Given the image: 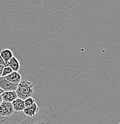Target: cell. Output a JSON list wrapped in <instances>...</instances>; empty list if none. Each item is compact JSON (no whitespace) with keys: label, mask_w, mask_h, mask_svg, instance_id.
<instances>
[{"label":"cell","mask_w":120,"mask_h":124,"mask_svg":"<svg viewBox=\"0 0 120 124\" xmlns=\"http://www.w3.org/2000/svg\"><path fill=\"white\" fill-rule=\"evenodd\" d=\"M17 97L24 100L26 98L31 97L34 92L33 85L31 82L28 80H21L17 84L16 90Z\"/></svg>","instance_id":"1"},{"label":"cell","mask_w":120,"mask_h":124,"mask_svg":"<svg viewBox=\"0 0 120 124\" xmlns=\"http://www.w3.org/2000/svg\"><path fill=\"white\" fill-rule=\"evenodd\" d=\"M19 124H51V123L47 116L40 114L28 117Z\"/></svg>","instance_id":"2"},{"label":"cell","mask_w":120,"mask_h":124,"mask_svg":"<svg viewBox=\"0 0 120 124\" xmlns=\"http://www.w3.org/2000/svg\"><path fill=\"white\" fill-rule=\"evenodd\" d=\"M15 112L11 103L2 101L0 104V116L10 117Z\"/></svg>","instance_id":"3"},{"label":"cell","mask_w":120,"mask_h":124,"mask_svg":"<svg viewBox=\"0 0 120 124\" xmlns=\"http://www.w3.org/2000/svg\"><path fill=\"white\" fill-rule=\"evenodd\" d=\"M17 86V84L10 82L4 77H0V88L4 91H16Z\"/></svg>","instance_id":"4"},{"label":"cell","mask_w":120,"mask_h":124,"mask_svg":"<svg viewBox=\"0 0 120 124\" xmlns=\"http://www.w3.org/2000/svg\"><path fill=\"white\" fill-rule=\"evenodd\" d=\"M4 67H10L13 72H18L20 69V64L19 60L15 57H13L8 62H4Z\"/></svg>","instance_id":"5"},{"label":"cell","mask_w":120,"mask_h":124,"mask_svg":"<svg viewBox=\"0 0 120 124\" xmlns=\"http://www.w3.org/2000/svg\"><path fill=\"white\" fill-rule=\"evenodd\" d=\"M1 97H2V101L10 102V103H11L13 101L18 98L15 91H4L1 94Z\"/></svg>","instance_id":"6"},{"label":"cell","mask_w":120,"mask_h":124,"mask_svg":"<svg viewBox=\"0 0 120 124\" xmlns=\"http://www.w3.org/2000/svg\"><path fill=\"white\" fill-rule=\"evenodd\" d=\"M4 78L10 82L16 84H18L22 80L21 75L18 72H12Z\"/></svg>","instance_id":"7"},{"label":"cell","mask_w":120,"mask_h":124,"mask_svg":"<svg viewBox=\"0 0 120 124\" xmlns=\"http://www.w3.org/2000/svg\"><path fill=\"white\" fill-rule=\"evenodd\" d=\"M23 112L24 115L28 116V117H32L37 115V113L39 112V108L37 106V103H34L31 106L24 108Z\"/></svg>","instance_id":"8"},{"label":"cell","mask_w":120,"mask_h":124,"mask_svg":"<svg viewBox=\"0 0 120 124\" xmlns=\"http://www.w3.org/2000/svg\"><path fill=\"white\" fill-rule=\"evenodd\" d=\"M11 104L15 111H16V112H21L24 110V108H25L24 100L19 98H17L15 100L11 102Z\"/></svg>","instance_id":"9"},{"label":"cell","mask_w":120,"mask_h":124,"mask_svg":"<svg viewBox=\"0 0 120 124\" xmlns=\"http://www.w3.org/2000/svg\"><path fill=\"white\" fill-rule=\"evenodd\" d=\"M0 55L4 62H8L13 57L12 51L8 48H3L0 53Z\"/></svg>","instance_id":"10"},{"label":"cell","mask_w":120,"mask_h":124,"mask_svg":"<svg viewBox=\"0 0 120 124\" xmlns=\"http://www.w3.org/2000/svg\"><path fill=\"white\" fill-rule=\"evenodd\" d=\"M34 103H35V101L31 97L26 98V99L24 100V106H25V108H28V107L31 106Z\"/></svg>","instance_id":"11"},{"label":"cell","mask_w":120,"mask_h":124,"mask_svg":"<svg viewBox=\"0 0 120 124\" xmlns=\"http://www.w3.org/2000/svg\"><path fill=\"white\" fill-rule=\"evenodd\" d=\"M12 72L13 70H11V69L10 67H4L3 69V70H2L1 77H6V76L10 74V73H11Z\"/></svg>","instance_id":"12"},{"label":"cell","mask_w":120,"mask_h":124,"mask_svg":"<svg viewBox=\"0 0 120 124\" xmlns=\"http://www.w3.org/2000/svg\"><path fill=\"white\" fill-rule=\"evenodd\" d=\"M4 68V65H0V77H1V75H2V70H3Z\"/></svg>","instance_id":"13"},{"label":"cell","mask_w":120,"mask_h":124,"mask_svg":"<svg viewBox=\"0 0 120 124\" xmlns=\"http://www.w3.org/2000/svg\"><path fill=\"white\" fill-rule=\"evenodd\" d=\"M4 62L0 55V65H4Z\"/></svg>","instance_id":"14"},{"label":"cell","mask_w":120,"mask_h":124,"mask_svg":"<svg viewBox=\"0 0 120 124\" xmlns=\"http://www.w3.org/2000/svg\"><path fill=\"white\" fill-rule=\"evenodd\" d=\"M2 97H1V95H0V104H1V103H2Z\"/></svg>","instance_id":"15"},{"label":"cell","mask_w":120,"mask_h":124,"mask_svg":"<svg viewBox=\"0 0 120 124\" xmlns=\"http://www.w3.org/2000/svg\"><path fill=\"white\" fill-rule=\"evenodd\" d=\"M3 92H4V91H3V90H2V89H1V88H0V95H1V94H2V93H3Z\"/></svg>","instance_id":"16"},{"label":"cell","mask_w":120,"mask_h":124,"mask_svg":"<svg viewBox=\"0 0 120 124\" xmlns=\"http://www.w3.org/2000/svg\"></svg>","instance_id":"17"}]
</instances>
